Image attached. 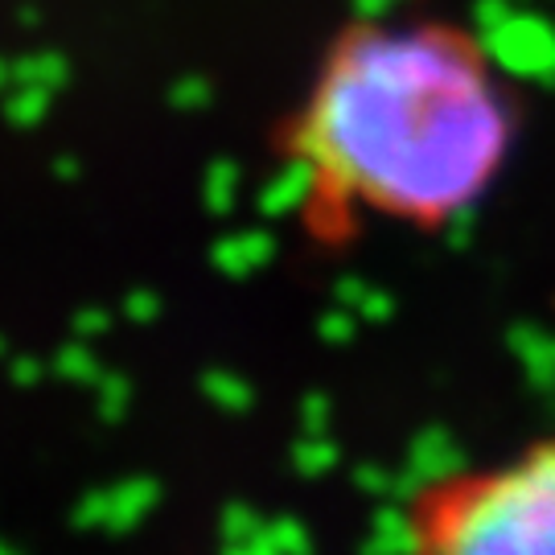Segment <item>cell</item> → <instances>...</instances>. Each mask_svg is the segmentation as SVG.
<instances>
[{
  "instance_id": "cell-1",
  "label": "cell",
  "mask_w": 555,
  "mask_h": 555,
  "mask_svg": "<svg viewBox=\"0 0 555 555\" xmlns=\"http://www.w3.org/2000/svg\"><path fill=\"white\" fill-rule=\"evenodd\" d=\"M527 137V91L477 25L387 9L337 25L276 124L297 235L354 251L444 235L498 194Z\"/></svg>"
},
{
  "instance_id": "cell-2",
  "label": "cell",
  "mask_w": 555,
  "mask_h": 555,
  "mask_svg": "<svg viewBox=\"0 0 555 555\" xmlns=\"http://www.w3.org/2000/svg\"><path fill=\"white\" fill-rule=\"evenodd\" d=\"M396 527L420 555H555V433L420 477Z\"/></svg>"
}]
</instances>
